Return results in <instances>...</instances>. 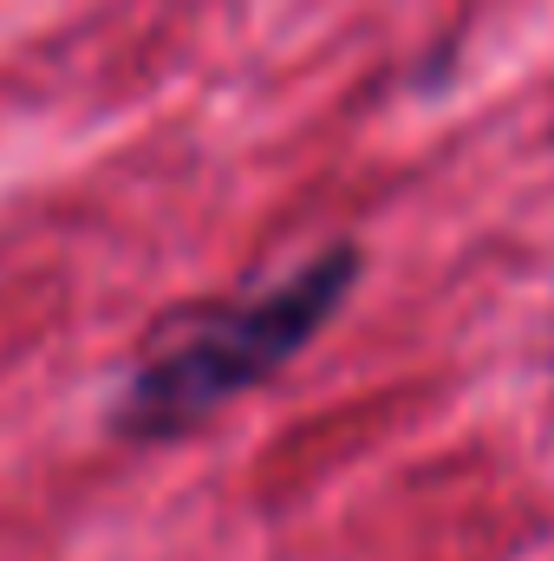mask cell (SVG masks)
<instances>
[{
	"label": "cell",
	"mask_w": 554,
	"mask_h": 561,
	"mask_svg": "<svg viewBox=\"0 0 554 561\" xmlns=\"http://www.w3.org/2000/svg\"><path fill=\"white\" fill-rule=\"evenodd\" d=\"M359 280H366V249L326 242L262 287L222 300H183L143 333L118 386L105 392V431L131 450H157L203 431L235 399L280 379L339 320Z\"/></svg>",
	"instance_id": "cell-1"
}]
</instances>
